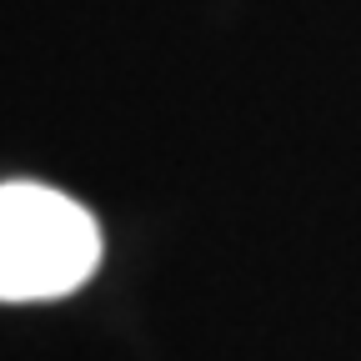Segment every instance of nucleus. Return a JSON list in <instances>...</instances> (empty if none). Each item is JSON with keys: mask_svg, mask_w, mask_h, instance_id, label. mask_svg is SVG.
<instances>
[{"mask_svg": "<svg viewBox=\"0 0 361 361\" xmlns=\"http://www.w3.org/2000/svg\"><path fill=\"white\" fill-rule=\"evenodd\" d=\"M101 266V226L80 201L11 180L0 186V301H51Z\"/></svg>", "mask_w": 361, "mask_h": 361, "instance_id": "1", "label": "nucleus"}]
</instances>
